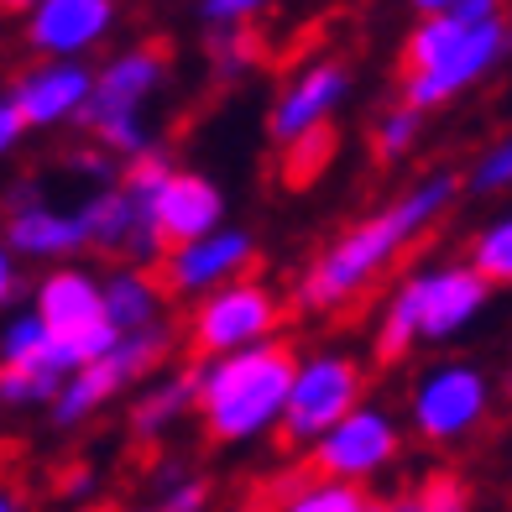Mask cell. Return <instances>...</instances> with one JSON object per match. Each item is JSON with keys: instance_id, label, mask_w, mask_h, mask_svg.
Masks as SVG:
<instances>
[{"instance_id": "1", "label": "cell", "mask_w": 512, "mask_h": 512, "mask_svg": "<svg viewBox=\"0 0 512 512\" xmlns=\"http://www.w3.org/2000/svg\"><path fill=\"white\" fill-rule=\"evenodd\" d=\"M298 382L293 345H262L236 361H225L215 377L204 382V429L209 439H241L251 429H262L267 418L288 403V392Z\"/></svg>"}, {"instance_id": "2", "label": "cell", "mask_w": 512, "mask_h": 512, "mask_svg": "<svg viewBox=\"0 0 512 512\" xmlns=\"http://www.w3.org/2000/svg\"><path fill=\"white\" fill-rule=\"evenodd\" d=\"M455 194V183L450 178H439V183H429V189H418L413 199H403L398 209H387L382 220H371V225H361V230H351L324 262L314 267V277L304 283V293H298V304H335V298H345V293H356L371 272H377L392 251H398L418 225H424L439 204H445Z\"/></svg>"}, {"instance_id": "3", "label": "cell", "mask_w": 512, "mask_h": 512, "mask_svg": "<svg viewBox=\"0 0 512 512\" xmlns=\"http://www.w3.org/2000/svg\"><path fill=\"white\" fill-rule=\"evenodd\" d=\"M481 298H486V272H439L429 283H413L387 319V335L377 345V356L398 361L408 335H450Z\"/></svg>"}, {"instance_id": "4", "label": "cell", "mask_w": 512, "mask_h": 512, "mask_svg": "<svg viewBox=\"0 0 512 512\" xmlns=\"http://www.w3.org/2000/svg\"><path fill=\"white\" fill-rule=\"evenodd\" d=\"M356 392H361V371L351 361H319L309 371H298V382H293L288 403H283V429H277V445L293 450V445H304L309 434L335 429L340 418L351 413Z\"/></svg>"}, {"instance_id": "5", "label": "cell", "mask_w": 512, "mask_h": 512, "mask_svg": "<svg viewBox=\"0 0 512 512\" xmlns=\"http://www.w3.org/2000/svg\"><path fill=\"white\" fill-rule=\"evenodd\" d=\"M502 21L492 16V21H481V27L460 42L455 53H445L439 63H429V68H418V74H408V105H434V100H445V95H455L460 84H471L486 63H492L497 53H502Z\"/></svg>"}, {"instance_id": "6", "label": "cell", "mask_w": 512, "mask_h": 512, "mask_svg": "<svg viewBox=\"0 0 512 512\" xmlns=\"http://www.w3.org/2000/svg\"><path fill=\"white\" fill-rule=\"evenodd\" d=\"M152 220H157V246H189L194 236H204L220 215V194L204 178H162L152 189Z\"/></svg>"}, {"instance_id": "7", "label": "cell", "mask_w": 512, "mask_h": 512, "mask_svg": "<svg viewBox=\"0 0 512 512\" xmlns=\"http://www.w3.org/2000/svg\"><path fill=\"white\" fill-rule=\"evenodd\" d=\"M272 324V304L262 288H225L215 304L199 309L194 324V351H225V345H241L251 335H262Z\"/></svg>"}, {"instance_id": "8", "label": "cell", "mask_w": 512, "mask_h": 512, "mask_svg": "<svg viewBox=\"0 0 512 512\" xmlns=\"http://www.w3.org/2000/svg\"><path fill=\"white\" fill-rule=\"evenodd\" d=\"M392 450H398V439H392V429L382 424V418L356 413V418H345V424L319 445L309 476H356V471L382 465Z\"/></svg>"}, {"instance_id": "9", "label": "cell", "mask_w": 512, "mask_h": 512, "mask_svg": "<svg viewBox=\"0 0 512 512\" xmlns=\"http://www.w3.org/2000/svg\"><path fill=\"white\" fill-rule=\"evenodd\" d=\"M486 403V387L476 371H439V377L418 392V429L429 439H450L460 434Z\"/></svg>"}, {"instance_id": "10", "label": "cell", "mask_w": 512, "mask_h": 512, "mask_svg": "<svg viewBox=\"0 0 512 512\" xmlns=\"http://www.w3.org/2000/svg\"><path fill=\"white\" fill-rule=\"evenodd\" d=\"M162 351V340L147 335V340H126V345H115V351H105L100 361H89V371L68 387V398L58 403V418H79L89 403H100L105 392H115L126 377H136V371H147L152 356Z\"/></svg>"}, {"instance_id": "11", "label": "cell", "mask_w": 512, "mask_h": 512, "mask_svg": "<svg viewBox=\"0 0 512 512\" xmlns=\"http://www.w3.org/2000/svg\"><path fill=\"white\" fill-rule=\"evenodd\" d=\"M497 16V0H455V6L445 11H434L429 27H418L408 37V53H403V74H418V68H429L439 63L445 53H455L465 37H471L481 21H492Z\"/></svg>"}, {"instance_id": "12", "label": "cell", "mask_w": 512, "mask_h": 512, "mask_svg": "<svg viewBox=\"0 0 512 512\" xmlns=\"http://www.w3.org/2000/svg\"><path fill=\"white\" fill-rule=\"evenodd\" d=\"M110 0H42V11L32 16V42L48 53L84 48L95 32H105Z\"/></svg>"}, {"instance_id": "13", "label": "cell", "mask_w": 512, "mask_h": 512, "mask_svg": "<svg viewBox=\"0 0 512 512\" xmlns=\"http://www.w3.org/2000/svg\"><path fill=\"white\" fill-rule=\"evenodd\" d=\"M100 319H110V314H105L100 293L89 288L84 277H74V272L48 277V288H42V324H48V335L68 340V335L95 330Z\"/></svg>"}, {"instance_id": "14", "label": "cell", "mask_w": 512, "mask_h": 512, "mask_svg": "<svg viewBox=\"0 0 512 512\" xmlns=\"http://www.w3.org/2000/svg\"><path fill=\"white\" fill-rule=\"evenodd\" d=\"M246 262V236H220V241H204V246H178L173 262L157 272V288H199V283H215V277L236 272Z\"/></svg>"}, {"instance_id": "15", "label": "cell", "mask_w": 512, "mask_h": 512, "mask_svg": "<svg viewBox=\"0 0 512 512\" xmlns=\"http://www.w3.org/2000/svg\"><path fill=\"white\" fill-rule=\"evenodd\" d=\"M162 63H168V48H147V53H136V58H126V63H115L110 74L100 79L95 105L84 110V121H89V126H100L105 115H126L131 100H142V89L162 74Z\"/></svg>"}, {"instance_id": "16", "label": "cell", "mask_w": 512, "mask_h": 512, "mask_svg": "<svg viewBox=\"0 0 512 512\" xmlns=\"http://www.w3.org/2000/svg\"><path fill=\"white\" fill-rule=\"evenodd\" d=\"M340 79H345V74H340L335 63H330V68H314V74H309L304 84H298L283 105H277V115H272V131L283 136V142H293V136L304 131V126H314L319 115L330 110V100L340 95Z\"/></svg>"}, {"instance_id": "17", "label": "cell", "mask_w": 512, "mask_h": 512, "mask_svg": "<svg viewBox=\"0 0 512 512\" xmlns=\"http://www.w3.org/2000/svg\"><path fill=\"white\" fill-rule=\"evenodd\" d=\"M84 89H89V79L79 74V68H53V74H42V79H32L27 89H21L16 105L27 110V121H53V115L74 110L84 100Z\"/></svg>"}, {"instance_id": "18", "label": "cell", "mask_w": 512, "mask_h": 512, "mask_svg": "<svg viewBox=\"0 0 512 512\" xmlns=\"http://www.w3.org/2000/svg\"><path fill=\"white\" fill-rule=\"evenodd\" d=\"M335 157V131L330 126H304L293 136V147H288V162H283V183L288 189H309V183L324 173V162Z\"/></svg>"}, {"instance_id": "19", "label": "cell", "mask_w": 512, "mask_h": 512, "mask_svg": "<svg viewBox=\"0 0 512 512\" xmlns=\"http://www.w3.org/2000/svg\"><path fill=\"white\" fill-rule=\"evenodd\" d=\"M89 236V220H53V215H21L11 225V241L21 251H68Z\"/></svg>"}, {"instance_id": "20", "label": "cell", "mask_w": 512, "mask_h": 512, "mask_svg": "<svg viewBox=\"0 0 512 512\" xmlns=\"http://www.w3.org/2000/svg\"><path fill=\"white\" fill-rule=\"evenodd\" d=\"M147 309H152V283H136V277H121V283L110 288V298H105V314L121 324H142L147 319Z\"/></svg>"}, {"instance_id": "21", "label": "cell", "mask_w": 512, "mask_h": 512, "mask_svg": "<svg viewBox=\"0 0 512 512\" xmlns=\"http://www.w3.org/2000/svg\"><path fill=\"white\" fill-rule=\"evenodd\" d=\"M288 507H298V512H361L366 492H356V486H304Z\"/></svg>"}, {"instance_id": "22", "label": "cell", "mask_w": 512, "mask_h": 512, "mask_svg": "<svg viewBox=\"0 0 512 512\" xmlns=\"http://www.w3.org/2000/svg\"><path fill=\"white\" fill-rule=\"evenodd\" d=\"M476 267H481L486 277H497V283H512V220L497 225L492 236H481V246H476Z\"/></svg>"}, {"instance_id": "23", "label": "cell", "mask_w": 512, "mask_h": 512, "mask_svg": "<svg viewBox=\"0 0 512 512\" xmlns=\"http://www.w3.org/2000/svg\"><path fill=\"white\" fill-rule=\"evenodd\" d=\"M465 502V492L450 481V476H434V481H424V492H418V507H439V512H450V507H460Z\"/></svg>"}, {"instance_id": "24", "label": "cell", "mask_w": 512, "mask_h": 512, "mask_svg": "<svg viewBox=\"0 0 512 512\" xmlns=\"http://www.w3.org/2000/svg\"><path fill=\"white\" fill-rule=\"evenodd\" d=\"M408 136H413V115H392V121L377 131V152L387 157V152H398V147H408Z\"/></svg>"}, {"instance_id": "25", "label": "cell", "mask_w": 512, "mask_h": 512, "mask_svg": "<svg viewBox=\"0 0 512 512\" xmlns=\"http://www.w3.org/2000/svg\"><path fill=\"white\" fill-rule=\"evenodd\" d=\"M507 178H512V142H507V147H502V152H497L492 162H486L476 183H481V189H502Z\"/></svg>"}, {"instance_id": "26", "label": "cell", "mask_w": 512, "mask_h": 512, "mask_svg": "<svg viewBox=\"0 0 512 512\" xmlns=\"http://www.w3.org/2000/svg\"><path fill=\"white\" fill-rule=\"evenodd\" d=\"M246 6H256V0H209V16H236Z\"/></svg>"}, {"instance_id": "27", "label": "cell", "mask_w": 512, "mask_h": 512, "mask_svg": "<svg viewBox=\"0 0 512 512\" xmlns=\"http://www.w3.org/2000/svg\"><path fill=\"white\" fill-rule=\"evenodd\" d=\"M199 497H204V492H199V486H189V492H178V497H173L168 507H199Z\"/></svg>"}, {"instance_id": "28", "label": "cell", "mask_w": 512, "mask_h": 512, "mask_svg": "<svg viewBox=\"0 0 512 512\" xmlns=\"http://www.w3.org/2000/svg\"><path fill=\"white\" fill-rule=\"evenodd\" d=\"M424 11H445V6H455V0H418Z\"/></svg>"}, {"instance_id": "29", "label": "cell", "mask_w": 512, "mask_h": 512, "mask_svg": "<svg viewBox=\"0 0 512 512\" xmlns=\"http://www.w3.org/2000/svg\"><path fill=\"white\" fill-rule=\"evenodd\" d=\"M6 6H11V11H21V6H27V0H6Z\"/></svg>"}]
</instances>
